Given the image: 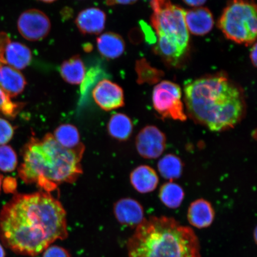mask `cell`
I'll return each instance as SVG.
<instances>
[{"label":"cell","mask_w":257,"mask_h":257,"mask_svg":"<svg viewBox=\"0 0 257 257\" xmlns=\"http://www.w3.org/2000/svg\"><path fill=\"white\" fill-rule=\"evenodd\" d=\"M67 236L66 212L50 193L16 194L0 211V238L18 254L37 256Z\"/></svg>","instance_id":"1"},{"label":"cell","mask_w":257,"mask_h":257,"mask_svg":"<svg viewBox=\"0 0 257 257\" xmlns=\"http://www.w3.org/2000/svg\"><path fill=\"white\" fill-rule=\"evenodd\" d=\"M184 100L188 116L213 132L233 128L246 114L243 91L221 74L186 83Z\"/></svg>","instance_id":"2"},{"label":"cell","mask_w":257,"mask_h":257,"mask_svg":"<svg viewBox=\"0 0 257 257\" xmlns=\"http://www.w3.org/2000/svg\"><path fill=\"white\" fill-rule=\"evenodd\" d=\"M22 157L19 176L25 184L36 185L44 192L56 191L64 183L72 184L82 174V157L61 146L51 134L41 140L32 137Z\"/></svg>","instance_id":"3"},{"label":"cell","mask_w":257,"mask_h":257,"mask_svg":"<svg viewBox=\"0 0 257 257\" xmlns=\"http://www.w3.org/2000/svg\"><path fill=\"white\" fill-rule=\"evenodd\" d=\"M127 249L128 257H201L194 231L166 216L145 218L128 239Z\"/></svg>","instance_id":"4"},{"label":"cell","mask_w":257,"mask_h":257,"mask_svg":"<svg viewBox=\"0 0 257 257\" xmlns=\"http://www.w3.org/2000/svg\"><path fill=\"white\" fill-rule=\"evenodd\" d=\"M151 22L157 36L154 51L166 62L175 66L187 51L189 35L184 9L170 0H152Z\"/></svg>","instance_id":"5"},{"label":"cell","mask_w":257,"mask_h":257,"mask_svg":"<svg viewBox=\"0 0 257 257\" xmlns=\"http://www.w3.org/2000/svg\"><path fill=\"white\" fill-rule=\"evenodd\" d=\"M256 25V6L253 0H230L218 22L228 40L246 46L255 43Z\"/></svg>","instance_id":"6"},{"label":"cell","mask_w":257,"mask_h":257,"mask_svg":"<svg viewBox=\"0 0 257 257\" xmlns=\"http://www.w3.org/2000/svg\"><path fill=\"white\" fill-rule=\"evenodd\" d=\"M154 108L163 118L184 121L187 119L182 101V91L176 83L164 80L153 89Z\"/></svg>","instance_id":"7"},{"label":"cell","mask_w":257,"mask_h":257,"mask_svg":"<svg viewBox=\"0 0 257 257\" xmlns=\"http://www.w3.org/2000/svg\"><path fill=\"white\" fill-rule=\"evenodd\" d=\"M51 22L44 12L38 9H30L22 13L18 21L19 33L30 41L43 40L51 30Z\"/></svg>","instance_id":"8"},{"label":"cell","mask_w":257,"mask_h":257,"mask_svg":"<svg viewBox=\"0 0 257 257\" xmlns=\"http://www.w3.org/2000/svg\"><path fill=\"white\" fill-rule=\"evenodd\" d=\"M32 59L31 51L26 45L13 41L5 32L0 33V64L20 70L30 65Z\"/></svg>","instance_id":"9"},{"label":"cell","mask_w":257,"mask_h":257,"mask_svg":"<svg viewBox=\"0 0 257 257\" xmlns=\"http://www.w3.org/2000/svg\"><path fill=\"white\" fill-rule=\"evenodd\" d=\"M136 147L143 158L157 159L165 152L166 137L158 127L150 125L144 127L138 134Z\"/></svg>","instance_id":"10"},{"label":"cell","mask_w":257,"mask_h":257,"mask_svg":"<svg viewBox=\"0 0 257 257\" xmlns=\"http://www.w3.org/2000/svg\"><path fill=\"white\" fill-rule=\"evenodd\" d=\"M96 104L105 111H111L123 107L124 98L123 89L111 80L99 82L92 91Z\"/></svg>","instance_id":"11"},{"label":"cell","mask_w":257,"mask_h":257,"mask_svg":"<svg viewBox=\"0 0 257 257\" xmlns=\"http://www.w3.org/2000/svg\"><path fill=\"white\" fill-rule=\"evenodd\" d=\"M113 211L118 222L125 226L136 228L146 218L142 205L131 198H122L115 202Z\"/></svg>","instance_id":"12"},{"label":"cell","mask_w":257,"mask_h":257,"mask_svg":"<svg viewBox=\"0 0 257 257\" xmlns=\"http://www.w3.org/2000/svg\"><path fill=\"white\" fill-rule=\"evenodd\" d=\"M106 19L105 12L102 10L91 8L79 13L75 24L82 34L98 35L104 30Z\"/></svg>","instance_id":"13"},{"label":"cell","mask_w":257,"mask_h":257,"mask_svg":"<svg viewBox=\"0 0 257 257\" xmlns=\"http://www.w3.org/2000/svg\"><path fill=\"white\" fill-rule=\"evenodd\" d=\"M185 21L188 32L197 36L208 34L214 26L213 15L206 8H195L185 11Z\"/></svg>","instance_id":"14"},{"label":"cell","mask_w":257,"mask_h":257,"mask_svg":"<svg viewBox=\"0 0 257 257\" xmlns=\"http://www.w3.org/2000/svg\"><path fill=\"white\" fill-rule=\"evenodd\" d=\"M27 85V80L19 70L0 64V88L10 97L14 98L22 94Z\"/></svg>","instance_id":"15"},{"label":"cell","mask_w":257,"mask_h":257,"mask_svg":"<svg viewBox=\"0 0 257 257\" xmlns=\"http://www.w3.org/2000/svg\"><path fill=\"white\" fill-rule=\"evenodd\" d=\"M187 217L189 223L192 226L204 229L213 223L215 212L210 202L204 199H198L189 205Z\"/></svg>","instance_id":"16"},{"label":"cell","mask_w":257,"mask_h":257,"mask_svg":"<svg viewBox=\"0 0 257 257\" xmlns=\"http://www.w3.org/2000/svg\"><path fill=\"white\" fill-rule=\"evenodd\" d=\"M57 142L67 150L72 151L82 157L85 147L80 141L78 128L71 124L60 125L54 131L53 135Z\"/></svg>","instance_id":"17"},{"label":"cell","mask_w":257,"mask_h":257,"mask_svg":"<svg viewBox=\"0 0 257 257\" xmlns=\"http://www.w3.org/2000/svg\"><path fill=\"white\" fill-rule=\"evenodd\" d=\"M132 185L136 190L141 194L153 192L159 185V178L155 170L149 166L137 167L130 175Z\"/></svg>","instance_id":"18"},{"label":"cell","mask_w":257,"mask_h":257,"mask_svg":"<svg viewBox=\"0 0 257 257\" xmlns=\"http://www.w3.org/2000/svg\"><path fill=\"white\" fill-rule=\"evenodd\" d=\"M99 53L108 59L120 57L125 50V43L120 35L114 32H105L96 39Z\"/></svg>","instance_id":"19"},{"label":"cell","mask_w":257,"mask_h":257,"mask_svg":"<svg viewBox=\"0 0 257 257\" xmlns=\"http://www.w3.org/2000/svg\"><path fill=\"white\" fill-rule=\"evenodd\" d=\"M60 72L66 82L72 85H79L85 79L86 67L81 58L76 55L63 62Z\"/></svg>","instance_id":"20"},{"label":"cell","mask_w":257,"mask_h":257,"mask_svg":"<svg viewBox=\"0 0 257 257\" xmlns=\"http://www.w3.org/2000/svg\"><path fill=\"white\" fill-rule=\"evenodd\" d=\"M133 123L127 115L115 113L111 115L107 128L110 136L118 141H126L133 134Z\"/></svg>","instance_id":"21"},{"label":"cell","mask_w":257,"mask_h":257,"mask_svg":"<svg viewBox=\"0 0 257 257\" xmlns=\"http://www.w3.org/2000/svg\"><path fill=\"white\" fill-rule=\"evenodd\" d=\"M159 197L164 205L169 208H178L182 203L185 197L184 189L176 183H165L160 189Z\"/></svg>","instance_id":"22"},{"label":"cell","mask_w":257,"mask_h":257,"mask_svg":"<svg viewBox=\"0 0 257 257\" xmlns=\"http://www.w3.org/2000/svg\"><path fill=\"white\" fill-rule=\"evenodd\" d=\"M159 172L163 178L173 181L182 175L183 163L179 157L169 154L161 159L157 165Z\"/></svg>","instance_id":"23"},{"label":"cell","mask_w":257,"mask_h":257,"mask_svg":"<svg viewBox=\"0 0 257 257\" xmlns=\"http://www.w3.org/2000/svg\"><path fill=\"white\" fill-rule=\"evenodd\" d=\"M18 163L17 154L11 146H0V170L2 172H14L17 168Z\"/></svg>","instance_id":"24"},{"label":"cell","mask_w":257,"mask_h":257,"mask_svg":"<svg viewBox=\"0 0 257 257\" xmlns=\"http://www.w3.org/2000/svg\"><path fill=\"white\" fill-rule=\"evenodd\" d=\"M23 104L13 102L11 98L0 88V113L9 118H15Z\"/></svg>","instance_id":"25"},{"label":"cell","mask_w":257,"mask_h":257,"mask_svg":"<svg viewBox=\"0 0 257 257\" xmlns=\"http://www.w3.org/2000/svg\"><path fill=\"white\" fill-rule=\"evenodd\" d=\"M15 134V128L10 122L0 117V146L11 141Z\"/></svg>","instance_id":"26"},{"label":"cell","mask_w":257,"mask_h":257,"mask_svg":"<svg viewBox=\"0 0 257 257\" xmlns=\"http://www.w3.org/2000/svg\"><path fill=\"white\" fill-rule=\"evenodd\" d=\"M42 257H71L68 250L63 247L51 245L44 250Z\"/></svg>","instance_id":"27"},{"label":"cell","mask_w":257,"mask_h":257,"mask_svg":"<svg viewBox=\"0 0 257 257\" xmlns=\"http://www.w3.org/2000/svg\"><path fill=\"white\" fill-rule=\"evenodd\" d=\"M3 189L6 193H14L17 188V182L16 180L14 178H6L2 184Z\"/></svg>","instance_id":"28"},{"label":"cell","mask_w":257,"mask_h":257,"mask_svg":"<svg viewBox=\"0 0 257 257\" xmlns=\"http://www.w3.org/2000/svg\"><path fill=\"white\" fill-rule=\"evenodd\" d=\"M138 0H108V5H133L136 3Z\"/></svg>","instance_id":"29"},{"label":"cell","mask_w":257,"mask_h":257,"mask_svg":"<svg viewBox=\"0 0 257 257\" xmlns=\"http://www.w3.org/2000/svg\"><path fill=\"white\" fill-rule=\"evenodd\" d=\"M207 0H183L185 4L192 7L199 8L205 4Z\"/></svg>","instance_id":"30"},{"label":"cell","mask_w":257,"mask_h":257,"mask_svg":"<svg viewBox=\"0 0 257 257\" xmlns=\"http://www.w3.org/2000/svg\"><path fill=\"white\" fill-rule=\"evenodd\" d=\"M257 48H256V43H255L254 44H253V46H252V48H251V50H250V61H251V62L255 67H256V62H257V58H256V51Z\"/></svg>","instance_id":"31"},{"label":"cell","mask_w":257,"mask_h":257,"mask_svg":"<svg viewBox=\"0 0 257 257\" xmlns=\"http://www.w3.org/2000/svg\"><path fill=\"white\" fill-rule=\"evenodd\" d=\"M6 256V253L5 250L4 248H3V247L0 244V257H5Z\"/></svg>","instance_id":"32"},{"label":"cell","mask_w":257,"mask_h":257,"mask_svg":"<svg viewBox=\"0 0 257 257\" xmlns=\"http://www.w3.org/2000/svg\"><path fill=\"white\" fill-rule=\"evenodd\" d=\"M40 1L46 3H51L57 1V0H40Z\"/></svg>","instance_id":"33"},{"label":"cell","mask_w":257,"mask_h":257,"mask_svg":"<svg viewBox=\"0 0 257 257\" xmlns=\"http://www.w3.org/2000/svg\"><path fill=\"white\" fill-rule=\"evenodd\" d=\"M3 175L2 174H0V192H1V190H2V184H3Z\"/></svg>","instance_id":"34"},{"label":"cell","mask_w":257,"mask_h":257,"mask_svg":"<svg viewBox=\"0 0 257 257\" xmlns=\"http://www.w3.org/2000/svg\"><path fill=\"white\" fill-rule=\"evenodd\" d=\"M254 239H255V242H256V229L255 228V230H254Z\"/></svg>","instance_id":"35"}]
</instances>
